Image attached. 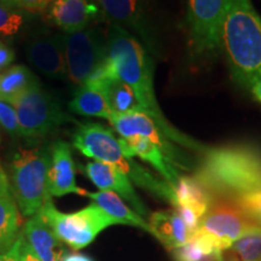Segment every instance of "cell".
<instances>
[{
    "label": "cell",
    "mask_w": 261,
    "mask_h": 261,
    "mask_svg": "<svg viewBox=\"0 0 261 261\" xmlns=\"http://www.w3.org/2000/svg\"><path fill=\"white\" fill-rule=\"evenodd\" d=\"M62 261H93V260L86 255H81V254H67V255L63 256Z\"/></svg>",
    "instance_id": "obj_35"
},
{
    "label": "cell",
    "mask_w": 261,
    "mask_h": 261,
    "mask_svg": "<svg viewBox=\"0 0 261 261\" xmlns=\"http://www.w3.org/2000/svg\"><path fill=\"white\" fill-rule=\"evenodd\" d=\"M37 81L25 65H11L0 74V100L14 107Z\"/></svg>",
    "instance_id": "obj_21"
},
{
    "label": "cell",
    "mask_w": 261,
    "mask_h": 261,
    "mask_svg": "<svg viewBox=\"0 0 261 261\" xmlns=\"http://www.w3.org/2000/svg\"><path fill=\"white\" fill-rule=\"evenodd\" d=\"M110 24L138 39L152 57H161L162 45L152 21L149 0H93Z\"/></svg>",
    "instance_id": "obj_9"
},
{
    "label": "cell",
    "mask_w": 261,
    "mask_h": 261,
    "mask_svg": "<svg viewBox=\"0 0 261 261\" xmlns=\"http://www.w3.org/2000/svg\"><path fill=\"white\" fill-rule=\"evenodd\" d=\"M25 57L35 69L54 80H67L63 39L60 34H37L24 47Z\"/></svg>",
    "instance_id": "obj_13"
},
{
    "label": "cell",
    "mask_w": 261,
    "mask_h": 261,
    "mask_svg": "<svg viewBox=\"0 0 261 261\" xmlns=\"http://www.w3.org/2000/svg\"><path fill=\"white\" fill-rule=\"evenodd\" d=\"M15 60V51L4 41L0 40V71L9 68Z\"/></svg>",
    "instance_id": "obj_31"
},
{
    "label": "cell",
    "mask_w": 261,
    "mask_h": 261,
    "mask_svg": "<svg viewBox=\"0 0 261 261\" xmlns=\"http://www.w3.org/2000/svg\"><path fill=\"white\" fill-rule=\"evenodd\" d=\"M10 6H14L16 9L23 10L29 14L45 11L54 0H0Z\"/></svg>",
    "instance_id": "obj_29"
},
{
    "label": "cell",
    "mask_w": 261,
    "mask_h": 261,
    "mask_svg": "<svg viewBox=\"0 0 261 261\" xmlns=\"http://www.w3.org/2000/svg\"><path fill=\"white\" fill-rule=\"evenodd\" d=\"M51 161L47 173V192L50 197L75 194L85 196L87 192L77 187L75 179V162L69 143L58 139L52 143Z\"/></svg>",
    "instance_id": "obj_14"
},
{
    "label": "cell",
    "mask_w": 261,
    "mask_h": 261,
    "mask_svg": "<svg viewBox=\"0 0 261 261\" xmlns=\"http://www.w3.org/2000/svg\"><path fill=\"white\" fill-rule=\"evenodd\" d=\"M0 126L4 128L9 135L19 137L18 117L15 108L8 103L0 100Z\"/></svg>",
    "instance_id": "obj_28"
},
{
    "label": "cell",
    "mask_w": 261,
    "mask_h": 261,
    "mask_svg": "<svg viewBox=\"0 0 261 261\" xmlns=\"http://www.w3.org/2000/svg\"><path fill=\"white\" fill-rule=\"evenodd\" d=\"M250 91H252L253 96L255 97V99L257 102L261 103V79L257 80L255 84L250 87Z\"/></svg>",
    "instance_id": "obj_36"
},
{
    "label": "cell",
    "mask_w": 261,
    "mask_h": 261,
    "mask_svg": "<svg viewBox=\"0 0 261 261\" xmlns=\"http://www.w3.org/2000/svg\"><path fill=\"white\" fill-rule=\"evenodd\" d=\"M109 122L120 138L127 139L136 136L144 137L158 145L163 154L178 168L189 169L190 167V161H188L187 156L182 154L177 148V144H174L145 113L132 112L122 115H113Z\"/></svg>",
    "instance_id": "obj_12"
},
{
    "label": "cell",
    "mask_w": 261,
    "mask_h": 261,
    "mask_svg": "<svg viewBox=\"0 0 261 261\" xmlns=\"http://www.w3.org/2000/svg\"><path fill=\"white\" fill-rule=\"evenodd\" d=\"M83 171L87 178L100 191H112L119 195L123 201L128 202L132 210L140 217H148L149 210L137 194L132 181L121 171L103 162H89Z\"/></svg>",
    "instance_id": "obj_15"
},
{
    "label": "cell",
    "mask_w": 261,
    "mask_h": 261,
    "mask_svg": "<svg viewBox=\"0 0 261 261\" xmlns=\"http://www.w3.org/2000/svg\"><path fill=\"white\" fill-rule=\"evenodd\" d=\"M225 0H189V46L195 57H212L220 50Z\"/></svg>",
    "instance_id": "obj_10"
},
{
    "label": "cell",
    "mask_w": 261,
    "mask_h": 261,
    "mask_svg": "<svg viewBox=\"0 0 261 261\" xmlns=\"http://www.w3.org/2000/svg\"><path fill=\"white\" fill-rule=\"evenodd\" d=\"M253 225L255 224L234 202L215 200L201 218L197 230L213 237L225 252Z\"/></svg>",
    "instance_id": "obj_11"
},
{
    "label": "cell",
    "mask_w": 261,
    "mask_h": 261,
    "mask_svg": "<svg viewBox=\"0 0 261 261\" xmlns=\"http://www.w3.org/2000/svg\"><path fill=\"white\" fill-rule=\"evenodd\" d=\"M220 50L241 87L261 79V16L252 0H225Z\"/></svg>",
    "instance_id": "obj_3"
},
{
    "label": "cell",
    "mask_w": 261,
    "mask_h": 261,
    "mask_svg": "<svg viewBox=\"0 0 261 261\" xmlns=\"http://www.w3.org/2000/svg\"><path fill=\"white\" fill-rule=\"evenodd\" d=\"M73 146L86 158L117 168L139 188L169 202L173 207L175 205L173 187L127 155L121 142L116 138L112 128L97 122L80 125L73 136Z\"/></svg>",
    "instance_id": "obj_4"
},
{
    "label": "cell",
    "mask_w": 261,
    "mask_h": 261,
    "mask_svg": "<svg viewBox=\"0 0 261 261\" xmlns=\"http://www.w3.org/2000/svg\"><path fill=\"white\" fill-rule=\"evenodd\" d=\"M62 39L68 80L83 86L108 60L107 33L90 25L79 32L63 33Z\"/></svg>",
    "instance_id": "obj_8"
},
{
    "label": "cell",
    "mask_w": 261,
    "mask_h": 261,
    "mask_svg": "<svg viewBox=\"0 0 261 261\" xmlns=\"http://www.w3.org/2000/svg\"><path fill=\"white\" fill-rule=\"evenodd\" d=\"M51 198L48 196L38 213L62 242L74 250L89 246L103 230L119 224L94 203L74 213L65 214L57 210Z\"/></svg>",
    "instance_id": "obj_6"
},
{
    "label": "cell",
    "mask_w": 261,
    "mask_h": 261,
    "mask_svg": "<svg viewBox=\"0 0 261 261\" xmlns=\"http://www.w3.org/2000/svg\"><path fill=\"white\" fill-rule=\"evenodd\" d=\"M194 177L214 200L234 201L261 192V148L249 143L207 146Z\"/></svg>",
    "instance_id": "obj_2"
},
{
    "label": "cell",
    "mask_w": 261,
    "mask_h": 261,
    "mask_svg": "<svg viewBox=\"0 0 261 261\" xmlns=\"http://www.w3.org/2000/svg\"><path fill=\"white\" fill-rule=\"evenodd\" d=\"M14 108L18 117L19 137L27 140L45 138L58 126L73 121L40 81L33 85Z\"/></svg>",
    "instance_id": "obj_7"
},
{
    "label": "cell",
    "mask_w": 261,
    "mask_h": 261,
    "mask_svg": "<svg viewBox=\"0 0 261 261\" xmlns=\"http://www.w3.org/2000/svg\"><path fill=\"white\" fill-rule=\"evenodd\" d=\"M51 146L21 149L11 162V192L22 215L37 214L48 197L47 173Z\"/></svg>",
    "instance_id": "obj_5"
},
{
    "label": "cell",
    "mask_w": 261,
    "mask_h": 261,
    "mask_svg": "<svg viewBox=\"0 0 261 261\" xmlns=\"http://www.w3.org/2000/svg\"><path fill=\"white\" fill-rule=\"evenodd\" d=\"M232 202H234L244 212V214L254 224L261 227V192L243 196V197L237 198Z\"/></svg>",
    "instance_id": "obj_27"
},
{
    "label": "cell",
    "mask_w": 261,
    "mask_h": 261,
    "mask_svg": "<svg viewBox=\"0 0 261 261\" xmlns=\"http://www.w3.org/2000/svg\"><path fill=\"white\" fill-rule=\"evenodd\" d=\"M22 233L33 252L41 261H62L65 255L63 242L39 213L29 218Z\"/></svg>",
    "instance_id": "obj_17"
},
{
    "label": "cell",
    "mask_w": 261,
    "mask_h": 261,
    "mask_svg": "<svg viewBox=\"0 0 261 261\" xmlns=\"http://www.w3.org/2000/svg\"><path fill=\"white\" fill-rule=\"evenodd\" d=\"M10 190H11V189H10L8 177H6L4 171L0 167V195L5 194V192H8Z\"/></svg>",
    "instance_id": "obj_34"
},
{
    "label": "cell",
    "mask_w": 261,
    "mask_h": 261,
    "mask_svg": "<svg viewBox=\"0 0 261 261\" xmlns=\"http://www.w3.org/2000/svg\"><path fill=\"white\" fill-rule=\"evenodd\" d=\"M151 234L161 241L167 249L173 250L191 241L192 234L175 210L160 211L150 215Z\"/></svg>",
    "instance_id": "obj_19"
},
{
    "label": "cell",
    "mask_w": 261,
    "mask_h": 261,
    "mask_svg": "<svg viewBox=\"0 0 261 261\" xmlns=\"http://www.w3.org/2000/svg\"><path fill=\"white\" fill-rule=\"evenodd\" d=\"M221 261H240V259H238V256L236 255V254L228 249L224 252L223 259H221Z\"/></svg>",
    "instance_id": "obj_37"
},
{
    "label": "cell",
    "mask_w": 261,
    "mask_h": 261,
    "mask_svg": "<svg viewBox=\"0 0 261 261\" xmlns=\"http://www.w3.org/2000/svg\"><path fill=\"white\" fill-rule=\"evenodd\" d=\"M241 261H261V227L253 225L230 248Z\"/></svg>",
    "instance_id": "obj_25"
},
{
    "label": "cell",
    "mask_w": 261,
    "mask_h": 261,
    "mask_svg": "<svg viewBox=\"0 0 261 261\" xmlns=\"http://www.w3.org/2000/svg\"><path fill=\"white\" fill-rule=\"evenodd\" d=\"M21 232L18 205L10 190L0 195V254L11 249Z\"/></svg>",
    "instance_id": "obj_23"
},
{
    "label": "cell",
    "mask_w": 261,
    "mask_h": 261,
    "mask_svg": "<svg viewBox=\"0 0 261 261\" xmlns=\"http://www.w3.org/2000/svg\"><path fill=\"white\" fill-rule=\"evenodd\" d=\"M69 109L77 115L99 117L104 120H110L113 116L103 93L96 87L86 84L75 91L73 99L69 103Z\"/></svg>",
    "instance_id": "obj_24"
},
{
    "label": "cell",
    "mask_w": 261,
    "mask_h": 261,
    "mask_svg": "<svg viewBox=\"0 0 261 261\" xmlns=\"http://www.w3.org/2000/svg\"><path fill=\"white\" fill-rule=\"evenodd\" d=\"M19 249H21V234L11 249L4 254H0V261H19Z\"/></svg>",
    "instance_id": "obj_33"
},
{
    "label": "cell",
    "mask_w": 261,
    "mask_h": 261,
    "mask_svg": "<svg viewBox=\"0 0 261 261\" xmlns=\"http://www.w3.org/2000/svg\"><path fill=\"white\" fill-rule=\"evenodd\" d=\"M108 58L114 73L128 85L146 115L174 144L190 151L202 152L207 146L181 132L163 114L154 87V57L145 50L138 39L116 24H110L107 32Z\"/></svg>",
    "instance_id": "obj_1"
},
{
    "label": "cell",
    "mask_w": 261,
    "mask_h": 261,
    "mask_svg": "<svg viewBox=\"0 0 261 261\" xmlns=\"http://www.w3.org/2000/svg\"><path fill=\"white\" fill-rule=\"evenodd\" d=\"M175 207L185 205L202 218L215 201L210 192L195 177H180L174 188Z\"/></svg>",
    "instance_id": "obj_22"
},
{
    "label": "cell",
    "mask_w": 261,
    "mask_h": 261,
    "mask_svg": "<svg viewBox=\"0 0 261 261\" xmlns=\"http://www.w3.org/2000/svg\"><path fill=\"white\" fill-rule=\"evenodd\" d=\"M174 210L178 212L179 215L181 217L182 221H184L185 225H187L188 230L190 231V233L194 236L196 231H197L198 225H200L201 218L198 217L194 211L190 210V208L185 207V205H178V207H175Z\"/></svg>",
    "instance_id": "obj_30"
},
{
    "label": "cell",
    "mask_w": 261,
    "mask_h": 261,
    "mask_svg": "<svg viewBox=\"0 0 261 261\" xmlns=\"http://www.w3.org/2000/svg\"><path fill=\"white\" fill-rule=\"evenodd\" d=\"M210 261H217V260H210Z\"/></svg>",
    "instance_id": "obj_38"
},
{
    "label": "cell",
    "mask_w": 261,
    "mask_h": 261,
    "mask_svg": "<svg viewBox=\"0 0 261 261\" xmlns=\"http://www.w3.org/2000/svg\"><path fill=\"white\" fill-rule=\"evenodd\" d=\"M86 197H89L100 210H103L108 215L114 218L119 224L130 225V226L140 227L146 232L151 233L150 225L143 219L138 213L130 210L125 203V201L112 191H98L87 192Z\"/></svg>",
    "instance_id": "obj_20"
},
{
    "label": "cell",
    "mask_w": 261,
    "mask_h": 261,
    "mask_svg": "<svg viewBox=\"0 0 261 261\" xmlns=\"http://www.w3.org/2000/svg\"><path fill=\"white\" fill-rule=\"evenodd\" d=\"M29 12L0 2V35L14 37L18 34L27 21Z\"/></svg>",
    "instance_id": "obj_26"
},
{
    "label": "cell",
    "mask_w": 261,
    "mask_h": 261,
    "mask_svg": "<svg viewBox=\"0 0 261 261\" xmlns=\"http://www.w3.org/2000/svg\"><path fill=\"white\" fill-rule=\"evenodd\" d=\"M46 10L48 19L64 33L83 31L103 16L90 0H54Z\"/></svg>",
    "instance_id": "obj_16"
},
{
    "label": "cell",
    "mask_w": 261,
    "mask_h": 261,
    "mask_svg": "<svg viewBox=\"0 0 261 261\" xmlns=\"http://www.w3.org/2000/svg\"><path fill=\"white\" fill-rule=\"evenodd\" d=\"M119 139L127 155L130 156V158L138 156L143 161L148 162L150 166H152L158 171V173L162 175L163 180L167 181L171 187L174 188L178 184L179 179L181 177L178 171V167L163 154L162 150L154 144L151 140L140 136L127 139Z\"/></svg>",
    "instance_id": "obj_18"
},
{
    "label": "cell",
    "mask_w": 261,
    "mask_h": 261,
    "mask_svg": "<svg viewBox=\"0 0 261 261\" xmlns=\"http://www.w3.org/2000/svg\"><path fill=\"white\" fill-rule=\"evenodd\" d=\"M19 261H41L35 255L32 248L25 241L23 233L21 232V249H19Z\"/></svg>",
    "instance_id": "obj_32"
}]
</instances>
